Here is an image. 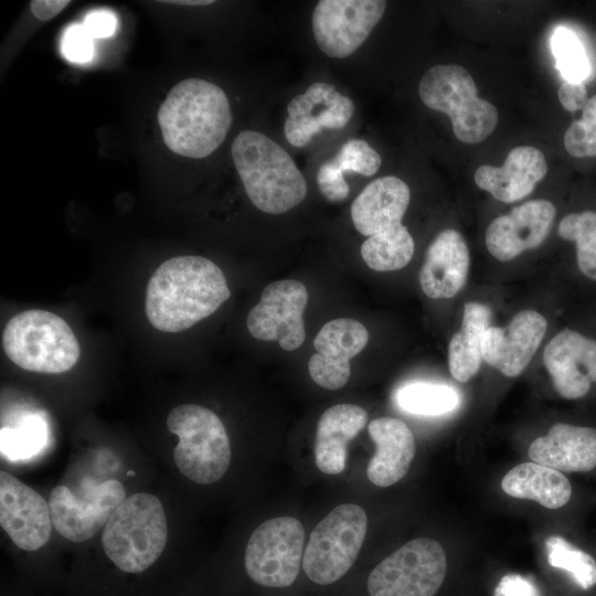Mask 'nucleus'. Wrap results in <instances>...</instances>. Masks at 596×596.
Segmentation results:
<instances>
[{"mask_svg":"<svg viewBox=\"0 0 596 596\" xmlns=\"http://www.w3.org/2000/svg\"><path fill=\"white\" fill-rule=\"evenodd\" d=\"M231 292L221 268L201 256L163 262L146 290V316L163 332L187 330L215 312Z\"/></svg>","mask_w":596,"mask_h":596,"instance_id":"1","label":"nucleus"},{"mask_svg":"<svg viewBox=\"0 0 596 596\" xmlns=\"http://www.w3.org/2000/svg\"><path fill=\"white\" fill-rule=\"evenodd\" d=\"M167 147L188 158H205L225 139L232 123L228 98L216 84L187 78L168 93L158 110Z\"/></svg>","mask_w":596,"mask_h":596,"instance_id":"2","label":"nucleus"},{"mask_svg":"<svg viewBox=\"0 0 596 596\" xmlns=\"http://www.w3.org/2000/svg\"><path fill=\"white\" fill-rule=\"evenodd\" d=\"M409 199L408 185L397 177L386 175L369 183L353 201V225L368 236L361 256L373 270H397L412 259L414 240L402 224Z\"/></svg>","mask_w":596,"mask_h":596,"instance_id":"3","label":"nucleus"},{"mask_svg":"<svg viewBox=\"0 0 596 596\" xmlns=\"http://www.w3.org/2000/svg\"><path fill=\"white\" fill-rule=\"evenodd\" d=\"M234 166L252 203L268 214H281L300 204L307 182L288 152L266 135L243 130L234 139Z\"/></svg>","mask_w":596,"mask_h":596,"instance_id":"4","label":"nucleus"},{"mask_svg":"<svg viewBox=\"0 0 596 596\" xmlns=\"http://www.w3.org/2000/svg\"><path fill=\"white\" fill-rule=\"evenodd\" d=\"M168 538L161 501L138 492L126 498L104 526L102 545L107 557L125 573H141L159 558Z\"/></svg>","mask_w":596,"mask_h":596,"instance_id":"5","label":"nucleus"},{"mask_svg":"<svg viewBox=\"0 0 596 596\" xmlns=\"http://www.w3.org/2000/svg\"><path fill=\"white\" fill-rule=\"evenodd\" d=\"M2 347L19 368L47 374L71 370L81 353L78 341L66 321L41 309L13 316L4 327Z\"/></svg>","mask_w":596,"mask_h":596,"instance_id":"6","label":"nucleus"},{"mask_svg":"<svg viewBox=\"0 0 596 596\" xmlns=\"http://www.w3.org/2000/svg\"><path fill=\"white\" fill-rule=\"evenodd\" d=\"M167 426L179 437L173 460L183 476L199 485H210L225 475L231 444L214 412L198 404H181L169 413Z\"/></svg>","mask_w":596,"mask_h":596,"instance_id":"7","label":"nucleus"},{"mask_svg":"<svg viewBox=\"0 0 596 596\" xmlns=\"http://www.w3.org/2000/svg\"><path fill=\"white\" fill-rule=\"evenodd\" d=\"M419 98L433 110L446 114L456 138L465 143H479L498 124L497 108L477 94L470 73L456 64L435 65L421 78Z\"/></svg>","mask_w":596,"mask_h":596,"instance_id":"8","label":"nucleus"},{"mask_svg":"<svg viewBox=\"0 0 596 596\" xmlns=\"http://www.w3.org/2000/svg\"><path fill=\"white\" fill-rule=\"evenodd\" d=\"M368 530V517L358 504L336 507L312 530L302 557V568L313 583L329 585L354 564Z\"/></svg>","mask_w":596,"mask_h":596,"instance_id":"9","label":"nucleus"},{"mask_svg":"<svg viewBox=\"0 0 596 596\" xmlns=\"http://www.w3.org/2000/svg\"><path fill=\"white\" fill-rule=\"evenodd\" d=\"M447 571L443 546L434 539H414L385 557L370 573V596H434Z\"/></svg>","mask_w":596,"mask_h":596,"instance_id":"10","label":"nucleus"},{"mask_svg":"<svg viewBox=\"0 0 596 596\" xmlns=\"http://www.w3.org/2000/svg\"><path fill=\"white\" fill-rule=\"evenodd\" d=\"M305 530L292 517L263 522L249 536L244 564L249 578L266 587H288L304 557Z\"/></svg>","mask_w":596,"mask_h":596,"instance_id":"11","label":"nucleus"},{"mask_svg":"<svg viewBox=\"0 0 596 596\" xmlns=\"http://www.w3.org/2000/svg\"><path fill=\"white\" fill-rule=\"evenodd\" d=\"M381 0H321L312 13V33L319 49L333 58L353 54L382 19Z\"/></svg>","mask_w":596,"mask_h":596,"instance_id":"12","label":"nucleus"},{"mask_svg":"<svg viewBox=\"0 0 596 596\" xmlns=\"http://www.w3.org/2000/svg\"><path fill=\"white\" fill-rule=\"evenodd\" d=\"M308 301L306 286L295 279L267 285L246 320L252 337L278 341L283 350L298 349L306 338L304 310Z\"/></svg>","mask_w":596,"mask_h":596,"instance_id":"13","label":"nucleus"},{"mask_svg":"<svg viewBox=\"0 0 596 596\" xmlns=\"http://www.w3.org/2000/svg\"><path fill=\"white\" fill-rule=\"evenodd\" d=\"M125 496L123 485L115 479L91 486L82 496L56 486L49 499L52 525L72 542L87 541L106 525Z\"/></svg>","mask_w":596,"mask_h":596,"instance_id":"14","label":"nucleus"},{"mask_svg":"<svg viewBox=\"0 0 596 596\" xmlns=\"http://www.w3.org/2000/svg\"><path fill=\"white\" fill-rule=\"evenodd\" d=\"M0 524L20 549L35 551L50 539V505L31 487L7 471L0 472Z\"/></svg>","mask_w":596,"mask_h":596,"instance_id":"15","label":"nucleus"},{"mask_svg":"<svg viewBox=\"0 0 596 596\" xmlns=\"http://www.w3.org/2000/svg\"><path fill=\"white\" fill-rule=\"evenodd\" d=\"M287 113L285 137L291 146L304 147L322 129L345 127L354 104L332 85L317 82L289 102Z\"/></svg>","mask_w":596,"mask_h":596,"instance_id":"16","label":"nucleus"},{"mask_svg":"<svg viewBox=\"0 0 596 596\" xmlns=\"http://www.w3.org/2000/svg\"><path fill=\"white\" fill-rule=\"evenodd\" d=\"M369 341L366 328L350 318H339L322 326L313 340L317 352L308 362L312 381L327 390H338L349 381L350 360Z\"/></svg>","mask_w":596,"mask_h":596,"instance_id":"17","label":"nucleus"},{"mask_svg":"<svg viewBox=\"0 0 596 596\" xmlns=\"http://www.w3.org/2000/svg\"><path fill=\"white\" fill-rule=\"evenodd\" d=\"M543 363L563 398H581L596 383V340L564 329L546 344Z\"/></svg>","mask_w":596,"mask_h":596,"instance_id":"18","label":"nucleus"},{"mask_svg":"<svg viewBox=\"0 0 596 596\" xmlns=\"http://www.w3.org/2000/svg\"><path fill=\"white\" fill-rule=\"evenodd\" d=\"M556 209L547 200H530L496 217L486 231V246L497 259L508 262L547 237Z\"/></svg>","mask_w":596,"mask_h":596,"instance_id":"19","label":"nucleus"},{"mask_svg":"<svg viewBox=\"0 0 596 596\" xmlns=\"http://www.w3.org/2000/svg\"><path fill=\"white\" fill-rule=\"evenodd\" d=\"M545 318L534 310L518 312L505 328L490 326L482 339V360L505 376L520 375L546 332Z\"/></svg>","mask_w":596,"mask_h":596,"instance_id":"20","label":"nucleus"},{"mask_svg":"<svg viewBox=\"0 0 596 596\" xmlns=\"http://www.w3.org/2000/svg\"><path fill=\"white\" fill-rule=\"evenodd\" d=\"M469 249L464 236L446 228L438 233L427 247L419 285L432 299H449L466 284L469 270Z\"/></svg>","mask_w":596,"mask_h":596,"instance_id":"21","label":"nucleus"},{"mask_svg":"<svg viewBox=\"0 0 596 596\" xmlns=\"http://www.w3.org/2000/svg\"><path fill=\"white\" fill-rule=\"evenodd\" d=\"M546 172L547 163L541 150L519 146L508 153L502 167L480 166L475 182L496 200L512 203L531 194Z\"/></svg>","mask_w":596,"mask_h":596,"instance_id":"22","label":"nucleus"},{"mask_svg":"<svg viewBox=\"0 0 596 596\" xmlns=\"http://www.w3.org/2000/svg\"><path fill=\"white\" fill-rule=\"evenodd\" d=\"M533 462L565 472H587L596 467V429L554 424L529 447Z\"/></svg>","mask_w":596,"mask_h":596,"instance_id":"23","label":"nucleus"},{"mask_svg":"<svg viewBox=\"0 0 596 596\" xmlns=\"http://www.w3.org/2000/svg\"><path fill=\"white\" fill-rule=\"evenodd\" d=\"M368 432L375 445V453L366 467L368 479L379 487L392 486L407 473L415 456L413 433L404 422L394 417L373 419Z\"/></svg>","mask_w":596,"mask_h":596,"instance_id":"24","label":"nucleus"},{"mask_svg":"<svg viewBox=\"0 0 596 596\" xmlns=\"http://www.w3.org/2000/svg\"><path fill=\"white\" fill-rule=\"evenodd\" d=\"M366 421V412L354 404H337L322 413L315 439V461L321 472L338 475L344 470L347 445Z\"/></svg>","mask_w":596,"mask_h":596,"instance_id":"25","label":"nucleus"},{"mask_svg":"<svg viewBox=\"0 0 596 596\" xmlns=\"http://www.w3.org/2000/svg\"><path fill=\"white\" fill-rule=\"evenodd\" d=\"M501 488L510 497L533 500L547 509L564 507L572 496L567 477L533 461L510 469L502 478Z\"/></svg>","mask_w":596,"mask_h":596,"instance_id":"26","label":"nucleus"},{"mask_svg":"<svg viewBox=\"0 0 596 596\" xmlns=\"http://www.w3.org/2000/svg\"><path fill=\"white\" fill-rule=\"evenodd\" d=\"M490 320L488 306L476 301L465 304L461 328L448 344L449 371L458 382H468L478 373L482 362V339Z\"/></svg>","mask_w":596,"mask_h":596,"instance_id":"27","label":"nucleus"},{"mask_svg":"<svg viewBox=\"0 0 596 596\" xmlns=\"http://www.w3.org/2000/svg\"><path fill=\"white\" fill-rule=\"evenodd\" d=\"M459 401L457 390L441 383L414 382L396 392L397 405L403 411L423 416L449 413L459 405Z\"/></svg>","mask_w":596,"mask_h":596,"instance_id":"28","label":"nucleus"},{"mask_svg":"<svg viewBox=\"0 0 596 596\" xmlns=\"http://www.w3.org/2000/svg\"><path fill=\"white\" fill-rule=\"evenodd\" d=\"M557 232L562 238L575 242L581 273L596 281V212L587 210L565 215Z\"/></svg>","mask_w":596,"mask_h":596,"instance_id":"29","label":"nucleus"},{"mask_svg":"<svg viewBox=\"0 0 596 596\" xmlns=\"http://www.w3.org/2000/svg\"><path fill=\"white\" fill-rule=\"evenodd\" d=\"M546 558L552 567L567 572L583 589L596 585V561L565 539L553 535L545 541Z\"/></svg>","mask_w":596,"mask_h":596,"instance_id":"30","label":"nucleus"},{"mask_svg":"<svg viewBox=\"0 0 596 596\" xmlns=\"http://www.w3.org/2000/svg\"><path fill=\"white\" fill-rule=\"evenodd\" d=\"M556 68L566 82L583 83L590 73L589 60L577 35L558 26L551 39Z\"/></svg>","mask_w":596,"mask_h":596,"instance_id":"31","label":"nucleus"},{"mask_svg":"<svg viewBox=\"0 0 596 596\" xmlns=\"http://www.w3.org/2000/svg\"><path fill=\"white\" fill-rule=\"evenodd\" d=\"M46 426L38 416H30L14 428L1 429V451L9 459L35 455L46 441Z\"/></svg>","mask_w":596,"mask_h":596,"instance_id":"32","label":"nucleus"},{"mask_svg":"<svg viewBox=\"0 0 596 596\" xmlns=\"http://www.w3.org/2000/svg\"><path fill=\"white\" fill-rule=\"evenodd\" d=\"M582 111V119L573 121L566 129L564 147L575 158L596 157V94Z\"/></svg>","mask_w":596,"mask_h":596,"instance_id":"33","label":"nucleus"},{"mask_svg":"<svg viewBox=\"0 0 596 596\" xmlns=\"http://www.w3.org/2000/svg\"><path fill=\"white\" fill-rule=\"evenodd\" d=\"M344 173L354 172L365 177L373 175L381 167L379 152L363 139H349L332 159Z\"/></svg>","mask_w":596,"mask_h":596,"instance_id":"34","label":"nucleus"},{"mask_svg":"<svg viewBox=\"0 0 596 596\" xmlns=\"http://www.w3.org/2000/svg\"><path fill=\"white\" fill-rule=\"evenodd\" d=\"M94 39L83 23L70 25L62 38V53L71 62L85 63L94 55Z\"/></svg>","mask_w":596,"mask_h":596,"instance_id":"35","label":"nucleus"},{"mask_svg":"<svg viewBox=\"0 0 596 596\" xmlns=\"http://www.w3.org/2000/svg\"><path fill=\"white\" fill-rule=\"evenodd\" d=\"M317 184L320 193L330 202L344 200L350 190L343 172L332 159L319 167Z\"/></svg>","mask_w":596,"mask_h":596,"instance_id":"36","label":"nucleus"},{"mask_svg":"<svg viewBox=\"0 0 596 596\" xmlns=\"http://www.w3.org/2000/svg\"><path fill=\"white\" fill-rule=\"evenodd\" d=\"M493 596H541V594L528 577L520 574H507L496 586Z\"/></svg>","mask_w":596,"mask_h":596,"instance_id":"37","label":"nucleus"},{"mask_svg":"<svg viewBox=\"0 0 596 596\" xmlns=\"http://www.w3.org/2000/svg\"><path fill=\"white\" fill-rule=\"evenodd\" d=\"M83 24L93 39H103L114 34L117 28V18L110 11L97 10L89 12Z\"/></svg>","mask_w":596,"mask_h":596,"instance_id":"38","label":"nucleus"},{"mask_svg":"<svg viewBox=\"0 0 596 596\" xmlns=\"http://www.w3.org/2000/svg\"><path fill=\"white\" fill-rule=\"evenodd\" d=\"M557 96L563 108L571 113L583 110L589 99L584 83L566 81L560 86Z\"/></svg>","mask_w":596,"mask_h":596,"instance_id":"39","label":"nucleus"},{"mask_svg":"<svg viewBox=\"0 0 596 596\" xmlns=\"http://www.w3.org/2000/svg\"><path fill=\"white\" fill-rule=\"evenodd\" d=\"M70 3L71 1L67 0H32L30 9L36 19L47 21L57 15Z\"/></svg>","mask_w":596,"mask_h":596,"instance_id":"40","label":"nucleus"},{"mask_svg":"<svg viewBox=\"0 0 596 596\" xmlns=\"http://www.w3.org/2000/svg\"><path fill=\"white\" fill-rule=\"evenodd\" d=\"M168 3H174V4H182V6H206L213 3V1L209 0H195V1H166Z\"/></svg>","mask_w":596,"mask_h":596,"instance_id":"41","label":"nucleus"},{"mask_svg":"<svg viewBox=\"0 0 596 596\" xmlns=\"http://www.w3.org/2000/svg\"><path fill=\"white\" fill-rule=\"evenodd\" d=\"M127 473H128L129 476H134V475H135V472H134L132 470L128 471Z\"/></svg>","mask_w":596,"mask_h":596,"instance_id":"42","label":"nucleus"}]
</instances>
